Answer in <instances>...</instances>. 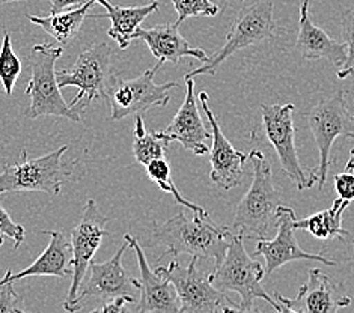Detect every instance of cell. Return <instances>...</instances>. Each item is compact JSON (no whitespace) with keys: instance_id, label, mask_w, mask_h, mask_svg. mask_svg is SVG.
Wrapping results in <instances>:
<instances>
[{"instance_id":"cell-1","label":"cell","mask_w":354,"mask_h":313,"mask_svg":"<svg viewBox=\"0 0 354 313\" xmlns=\"http://www.w3.org/2000/svg\"><path fill=\"white\" fill-rule=\"evenodd\" d=\"M230 227L216 225L208 213H195L193 218H187L184 213H178L163 225H154L153 241L166 245V255H190L198 259H214L216 267L223 260L226 250L232 240Z\"/></svg>"},{"instance_id":"cell-2","label":"cell","mask_w":354,"mask_h":313,"mask_svg":"<svg viewBox=\"0 0 354 313\" xmlns=\"http://www.w3.org/2000/svg\"><path fill=\"white\" fill-rule=\"evenodd\" d=\"M249 160L254 167V178L235 209L234 229H239L244 238L264 240L276 227L281 194L274 189L272 167L263 152L252 149Z\"/></svg>"},{"instance_id":"cell-3","label":"cell","mask_w":354,"mask_h":313,"mask_svg":"<svg viewBox=\"0 0 354 313\" xmlns=\"http://www.w3.org/2000/svg\"><path fill=\"white\" fill-rule=\"evenodd\" d=\"M266 272L258 260H254L244 249L241 232L232 236L223 260L209 274V281L221 291L237 292L241 298L240 312H254V303L264 300L276 312H285L282 304L274 301L261 285Z\"/></svg>"},{"instance_id":"cell-4","label":"cell","mask_w":354,"mask_h":313,"mask_svg":"<svg viewBox=\"0 0 354 313\" xmlns=\"http://www.w3.org/2000/svg\"><path fill=\"white\" fill-rule=\"evenodd\" d=\"M62 53V46L47 42L33 46L29 56L32 79L24 91L26 97L30 98V106L24 112L29 120H37L39 116H57L73 122H82V115L65 103L57 84L55 65Z\"/></svg>"},{"instance_id":"cell-5","label":"cell","mask_w":354,"mask_h":313,"mask_svg":"<svg viewBox=\"0 0 354 313\" xmlns=\"http://www.w3.org/2000/svg\"><path fill=\"white\" fill-rule=\"evenodd\" d=\"M314 134L319 152L317 167L318 189L323 190L328 169L332 166V146L339 137L354 140V113L351 112L347 94L339 91L332 98L322 99L303 115Z\"/></svg>"},{"instance_id":"cell-6","label":"cell","mask_w":354,"mask_h":313,"mask_svg":"<svg viewBox=\"0 0 354 313\" xmlns=\"http://www.w3.org/2000/svg\"><path fill=\"white\" fill-rule=\"evenodd\" d=\"M70 149L64 145L53 152L28 158V152L21 151V160L14 164H6L0 173V194L12 191H41L52 194L61 193L62 184L71 178L74 169L64 164L62 158Z\"/></svg>"},{"instance_id":"cell-7","label":"cell","mask_w":354,"mask_h":313,"mask_svg":"<svg viewBox=\"0 0 354 313\" xmlns=\"http://www.w3.org/2000/svg\"><path fill=\"white\" fill-rule=\"evenodd\" d=\"M277 30H279V26L274 21L272 0H261V2L250 6L241 8L237 17H235L230 33H227L225 44L213 56H208L204 65L185 74L184 79L214 74L218 66L235 52L249 46L259 44V42L268 38H273Z\"/></svg>"},{"instance_id":"cell-8","label":"cell","mask_w":354,"mask_h":313,"mask_svg":"<svg viewBox=\"0 0 354 313\" xmlns=\"http://www.w3.org/2000/svg\"><path fill=\"white\" fill-rule=\"evenodd\" d=\"M163 62H157L151 70L142 73L139 77L124 80L113 74L107 89V101L111 107V121H121L124 117L143 115L153 107H165L171 101L169 91L178 88L176 82L157 84L156 73L162 68Z\"/></svg>"},{"instance_id":"cell-9","label":"cell","mask_w":354,"mask_h":313,"mask_svg":"<svg viewBox=\"0 0 354 313\" xmlns=\"http://www.w3.org/2000/svg\"><path fill=\"white\" fill-rule=\"evenodd\" d=\"M198 258H192L187 267L178 260H172L167 267H157L156 272L165 276L175 286L180 297L183 313H217V312H240V306H234L223 291L209 281L196 267Z\"/></svg>"},{"instance_id":"cell-10","label":"cell","mask_w":354,"mask_h":313,"mask_svg":"<svg viewBox=\"0 0 354 313\" xmlns=\"http://www.w3.org/2000/svg\"><path fill=\"white\" fill-rule=\"evenodd\" d=\"M294 104H272L261 107L263 129L268 142L272 143L285 175L296 184L299 191L309 190L317 184L315 171H306L301 166L296 146V126L292 112Z\"/></svg>"},{"instance_id":"cell-11","label":"cell","mask_w":354,"mask_h":313,"mask_svg":"<svg viewBox=\"0 0 354 313\" xmlns=\"http://www.w3.org/2000/svg\"><path fill=\"white\" fill-rule=\"evenodd\" d=\"M111 56V46L98 42L83 50L70 70L56 71L59 88H79V94L68 103L71 107L79 103L89 106L95 99L107 101V89L113 77Z\"/></svg>"},{"instance_id":"cell-12","label":"cell","mask_w":354,"mask_h":313,"mask_svg":"<svg viewBox=\"0 0 354 313\" xmlns=\"http://www.w3.org/2000/svg\"><path fill=\"white\" fill-rule=\"evenodd\" d=\"M129 249V241L125 240L115 255L106 262L92 260L85 278L80 285L77 297L73 300L70 306L64 307L66 312H77L83 307V303L88 298L95 297L103 303L111 301L116 297H133L136 298L139 290V281L133 278L122 265V256Z\"/></svg>"},{"instance_id":"cell-13","label":"cell","mask_w":354,"mask_h":313,"mask_svg":"<svg viewBox=\"0 0 354 313\" xmlns=\"http://www.w3.org/2000/svg\"><path fill=\"white\" fill-rule=\"evenodd\" d=\"M107 216L101 213L97 202L89 199L83 211L79 225L71 232V247H73V276H71V287L68 291L64 307L70 306L73 300L77 297L80 285L85 278L88 267L94 255L100 249L101 241L107 235L106 225L109 223Z\"/></svg>"},{"instance_id":"cell-14","label":"cell","mask_w":354,"mask_h":313,"mask_svg":"<svg viewBox=\"0 0 354 313\" xmlns=\"http://www.w3.org/2000/svg\"><path fill=\"white\" fill-rule=\"evenodd\" d=\"M294 220H296V213L290 207L281 205L277 208V235L273 240H258L255 245V255L263 256L266 259V274H272L276 269L286 265L292 260H314L322 262L324 265L335 267L336 262L324 258L323 255H314L300 249V245L294 235Z\"/></svg>"},{"instance_id":"cell-15","label":"cell","mask_w":354,"mask_h":313,"mask_svg":"<svg viewBox=\"0 0 354 313\" xmlns=\"http://www.w3.org/2000/svg\"><path fill=\"white\" fill-rule=\"evenodd\" d=\"M274 298L285 312L294 313H336L351 304L348 295L342 294L341 285L318 268L309 269L308 283L300 287L296 298H286L279 292Z\"/></svg>"},{"instance_id":"cell-16","label":"cell","mask_w":354,"mask_h":313,"mask_svg":"<svg viewBox=\"0 0 354 313\" xmlns=\"http://www.w3.org/2000/svg\"><path fill=\"white\" fill-rule=\"evenodd\" d=\"M199 99L213 131V145L212 151H209V163H212L209 178L218 189L227 191L241 184V178L244 175L243 166L246 163L248 157L235 149L232 143L225 137L221 125H218L213 110L209 107V97L207 92H201Z\"/></svg>"},{"instance_id":"cell-17","label":"cell","mask_w":354,"mask_h":313,"mask_svg":"<svg viewBox=\"0 0 354 313\" xmlns=\"http://www.w3.org/2000/svg\"><path fill=\"white\" fill-rule=\"evenodd\" d=\"M124 240L129 241V245L133 249V252L136 253L139 272H140V281H139L140 298L138 301L136 312L180 313L181 303L172 282L167 281L165 276L158 274L157 272H153V269L149 268L145 253H143L139 241L134 238V236H131L130 234H125Z\"/></svg>"},{"instance_id":"cell-18","label":"cell","mask_w":354,"mask_h":313,"mask_svg":"<svg viewBox=\"0 0 354 313\" xmlns=\"http://www.w3.org/2000/svg\"><path fill=\"white\" fill-rule=\"evenodd\" d=\"M185 80V98L178 112L174 116L171 124L162 131L165 139L169 142H178L184 149L192 151L196 155L208 154L207 142L213 139V134L199 115L195 95V82L193 79Z\"/></svg>"},{"instance_id":"cell-19","label":"cell","mask_w":354,"mask_h":313,"mask_svg":"<svg viewBox=\"0 0 354 313\" xmlns=\"http://www.w3.org/2000/svg\"><path fill=\"white\" fill-rule=\"evenodd\" d=\"M296 48L303 57L326 59L339 68H342L347 61V44L335 41L310 20L309 0H301Z\"/></svg>"},{"instance_id":"cell-20","label":"cell","mask_w":354,"mask_h":313,"mask_svg":"<svg viewBox=\"0 0 354 313\" xmlns=\"http://www.w3.org/2000/svg\"><path fill=\"white\" fill-rule=\"evenodd\" d=\"M134 39H142L151 53L160 62L178 64L184 57H195L196 61L205 62L208 55L202 48L192 47L180 33V24L171 23L163 26L143 29L138 28L134 32Z\"/></svg>"},{"instance_id":"cell-21","label":"cell","mask_w":354,"mask_h":313,"mask_svg":"<svg viewBox=\"0 0 354 313\" xmlns=\"http://www.w3.org/2000/svg\"><path fill=\"white\" fill-rule=\"evenodd\" d=\"M50 236L48 245L41 253L39 258L20 273L11 274V282L21 281L24 277H43L52 276L59 278H68L73 276V247L71 241L61 231L43 232Z\"/></svg>"},{"instance_id":"cell-22","label":"cell","mask_w":354,"mask_h":313,"mask_svg":"<svg viewBox=\"0 0 354 313\" xmlns=\"http://www.w3.org/2000/svg\"><path fill=\"white\" fill-rule=\"evenodd\" d=\"M94 2L103 5L107 12L104 15L88 17H91V19H104L106 17V19L111 20L112 26L107 30V35L115 39L122 50L130 46V42L134 39V32L140 28L142 21L160 8L157 0L142 6H118L113 5L111 0H94Z\"/></svg>"},{"instance_id":"cell-23","label":"cell","mask_w":354,"mask_h":313,"mask_svg":"<svg viewBox=\"0 0 354 313\" xmlns=\"http://www.w3.org/2000/svg\"><path fill=\"white\" fill-rule=\"evenodd\" d=\"M94 3V0H88L85 5L68 11L50 14L47 17L28 14V19L30 23L43 28L47 35L52 37L59 46L66 47L79 35L83 21L89 15L88 11Z\"/></svg>"},{"instance_id":"cell-24","label":"cell","mask_w":354,"mask_h":313,"mask_svg":"<svg viewBox=\"0 0 354 313\" xmlns=\"http://www.w3.org/2000/svg\"><path fill=\"white\" fill-rule=\"evenodd\" d=\"M348 205V200L338 198L333 202L332 208L319 211V213L301 220H294V229L306 231L310 235H314L315 238L323 241L348 236L350 234L342 227V214Z\"/></svg>"},{"instance_id":"cell-25","label":"cell","mask_w":354,"mask_h":313,"mask_svg":"<svg viewBox=\"0 0 354 313\" xmlns=\"http://www.w3.org/2000/svg\"><path fill=\"white\" fill-rule=\"evenodd\" d=\"M145 167H147V175H148L149 180L153 181L160 190H163L166 193H171L172 196H174V199L178 202L180 205H184L185 208L192 209L193 213H201V214L207 213V211L202 208V207L195 205V204H193V202L185 199L183 194L180 193V190L176 189V185L174 182V178H172L171 164L167 163L165 158L154 160V162H151Z\"/></svg>"},{"instance_id":"cell-26","label":"cell","mask_w":354,"mask_h":313,"mask_svg":"<svg viewBox=\"0 0 354 313\" xmlns=\"http://www.w3.org/2000/svg\"><path fill=\"white\" fill-rule=\"evenodd\" d=\"M169 143L171 142L165 139L162 131H145L139 136H134L133 155L138 163L147 166L154 160L165 158Z\"/></svg>"},{"instance_id":"cell-27","label":"cell","mask_w":354,"mask_h":313,"mask_svg":"<svg viewBox=\"0 0 354 313\" xmlns=\"http://www.w3.org/2000/svg\"><path fill=\"white\" fill-rule=\"evenodd\" d=\"M21 74V61L15 55L12 48V42L10 33H3V41L0 46V83H2L5 94L8 97L12 95L17 79Z\"/></svg>"},{"instance_id":"cell-28","label":"cell","mask_w":354,"mask_h":313,"mask_svg":"<svg viewBox=\"0 0 354 313\" xmlns=\"http://www.w3.org/2000/svg\"><path fill=\"white\" fill-rule=\"evenodd\" d=\"M172 5L178 14L175 23L181 24L189 17H214L218 14V6L212 0H172Z\"/></svg>"},{"instance_id":"cell-29","label":"cell","mask_w":354,"mask_h":313,"mask_svg":"<svg viewBox=\"0 0 354 313\" xmlns=\"http://www.w3.org/2000/svg\"><path fill=\"white\" fill-rule=\"evenodd\" d=\"M0 235H6L14 240V247L19 249L21 243L24 241V235L26 231L19 223H15L12 217L8 214V211L3 208L2 202H0Z\"/></svg>"},{"instance_id":"cell-30","label":"cell","mask_w":354,"mask_h":313,"mask_svg":"<svg viewBox=\"0 0 354 313\" xmlns=\"http://www.w3.org/2000/svg\"><path fill=\"white\" fill-rule=\"evenodd\" d=\"M342 35L344 42L347 44V61L339 71H345L354 66V10L342 15Z\"/></svg>"},{"instance_id":"cell-31","label":"cell","mask_w":354,"mask_h":313,"mask_svg":"<svg viewBox=\"0 0 354 313\" xmlns=\"http://www.w3.org/2000/svg\"><path fill=\"white\" fill-rule=\"evenodd\" d=\"M20 295L14 290V282H6L0 291V313H23Z\"/></svg>"},{"instance_id":"cell-32","label":"cell","mask_w":354,"mask_h":313,"mask_svg":"<svg viewBox=\"0 0 354 313\" xmlns=\"http://www.w3.org/2000/svg\"><path fill=\"white\" fill-rule=\"evenodd\" d=\"M335 189L344 200H354V173L344 172L335 176Z\"/></svg>"},{"instance_id":"cell-33","label":"cell","mask_w":354,"mask_h":313,"mask_svg":"<svg viewBox=\"0 0 354 313\" xmlns=\"http://www.w3.org/2000/svg\"><path fill=\"white\" fill-rule=\"evenodd\" d=\"M136 303L133 297H116L111 301H106L103 306L92 310L94 313H125L127 312V304Z\"/></svg>"},{"instance_id":"cell-34","label":"cell","mask_w":354,"mask_h":313,"mask_svg":"<svg viewBox=\"0 0 354 313\" xmlns=\"http://www.w3.org/2000/svg\"><path fill=\"white\" fill-rule=\"evenodd\" d=\"M88 0H52V14L62 12L85 5Z\"/></svg>"},{"instance_id":"cell-35","label":"cell","mask_w":354,"mask_h":313,"mask_svg":"<svg viewBox=\"0 0 354 313\" xmlns=\"http://www.w3.org/2000/svg\"><path fill=\"white\" fill-rule=\"evenodd\" d=\"M11 274H12V269L8 268L5 276H3L2 278H0V291H2V287H3V285H5L6 282H11Z\"/></svg>"},{"instance_id":"cell-36","label":"cell","mask_w":354,"mask_h":313,"mask_svg":"<svg viewBox=\"0 0 354 313\" xmlns=\"http://www.w3.org/2000/svg\"><path fill=\"white\" fill-rule=\"evenodd\" d=\"M345 171H347V172H354V146H353V149L350 152V158H348L347 166H345Z\"/></svg>"},{"instance_id":"cell-37","label":"cell","mask_w":354,"mask_h":313,"mask_svg":"<svg viewBox=\"0 0 354 313\" xmlns=\"http://www.w3.org/2000/svg\"><path fill=\"white\" fill-rule=\"evenodd\" d=\"M353 74H354V66H351V68L345 70V71H339L338 73V77L339 79H345V77H348V75H353Z\"/></svg>"},{"instance_id":"cell-38","label":"cell","mask_w":354,"mask_h":313,"mask_svg":"<svg viewBox=\"0 0 354 313\" xmlns=\"http://www.w3.org/2000/svg\"><path fill=\"white\" fill-rule=\"evenodd\" d=\"M12 2H24V0H0V6L5 3H12Z\"/></svg>"},{"instance_id":"cell-39","label":"cell","mask_w":354,"mask_h":313,"mask_svg":"<svg viewBox=\"0 0 354 313\" xmlns=\"http://www.w3.org/2000/svg\"><path fill=\"white\" fill-rule=\"evenodd\" d=\"M2 244H3V236L0 235V245H2Z\"/></svg>"}]
</instances>
